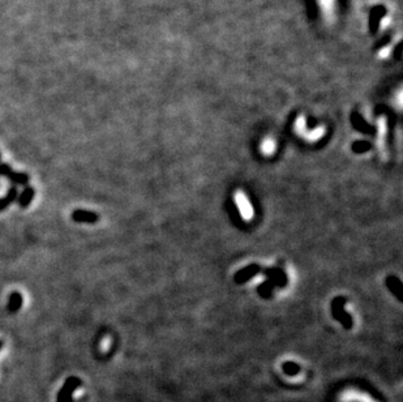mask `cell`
I'll return each mask as SVG.
<instances>
[{"mask_svg":"<svg viewBox=\"0 0 403 402\" xmlns=\"http://www.w3.org/2000/svg\"><path fill=\"white\" fill-rule=\"evenodd\" d=\"M81 385V380L76 376H71L64 381L61 389L58 394V401L56 402H72V397L75 390Z\"/></svg>","mask_w":403,"mask_h":402,"instance_id":"1","label":"cell"},{"mask_svg":"<svg viewBox=\"0 0 403 402\" xmlns=\"http://www.w3.org/2000/svg\"><path fill=\"white\" fill-rule=\"evenodd\" d=\"M0 175L8 176L9 179L12 180L15 184H17V186H25L29 182V179H30L28 174L13 171L12 168L7 164H0Z\"/></svg>","mask_w":403,"mask_h":402,"instance_id":"2","label":"cell"},{"mask_svg":"<svg viewBox=\"0 0 403 402\" xmlns=\"http://www.w3.org/2000/svg\"><path fill=\"white\" fill-rule=\"evenodd\" d=\"M235 200L236 203H238V207H239L242 217H243L244 219H247V221L252 219V217H253V211H252V207L251 204H249V201H248L247 196L244 195L243 192L238 191L235 193Z\"/></svg>","mask_w":403,"mask_h":402,"instance_id":"3","label":"cell"},{"mask_svg":"<svg viewBox=\"0 0 403 402\" xmlns=\"http://www.w3.org/2000/svg\"><path fill=\"white\" fill-rule=\"evenodd\" d=\"M98 214L94 212L84 211V209H76L72 213V219L76 222H86V223H96L98 221Z\"/></svg>","mask_w":403,"mask_h":402,"instance_id":"4","label":"cell"},{"mask_svg":"<svg viewBox=\"0 0 403 402\" xmlns=\"http://www.w3.org/2000/svg\"><path fill=\"white\" fill-rule=\"evenodd\" d=\"M34 195H36L34 188L26 187L24 191L21 192V195L19 196V205H20L21 208H28L29 205H30V203H32Z\"/></svg>","mask_w":403,"mask_h":402,"instance_id":"5","label":"cell"},{"mask_svg":"<svg viewBox=\"0 0 403 402\" xmlns=\"http://www.w3.org/2000/svg\"><path fill=\"white\" fill-rule=\"evenodd\" d=\"M17 196H19L17 188L16 187L9 188V191L7 192V196L3 197V199H0V211H3V209H5L7 207H9L13 201H16Z\"/></svg>","mask_w":403,"mask_h":402,"instance_id":"6","label":"cell"},{"mask_svg":"<svg viewBox=\"0 0 403 402\" xmlns=\"http://www.w3.org/2000/svg\"><path fill=\"white\" fill-rule=\"evenodd\" d=\"M21 306H22V296H21L20 293H12L11 296H9V302H8V310L9 312H17L20 310Z\"/></svg>","mask_w":403,"mask_h":402,"instance_id":"7","label":"cell"},{"mask_svg":"<svg viewBox=\"0 0 403 402\" xmlns=\"http://www.w3.org/2000/svg\"><path fill=\"white\" fill-rule=\"evenodd\" d=\"M343 401H352V400H359L358 402H373V400L368 397L367 394L364 393H359V392H355V390H348L346 393L342 396Z\"/></svg>","mask_w":403,"mask_h":402,"instance_id":"8","label":"cell"},{"mask_svg":"<svg viewBox=\"0 0 403 402\" xmlns=\"http://www.w3.org/2000/svg\"><path fill=\"white\" fill-rule=\"evenodd\" d=\"M276 150V141L273 139H265L261 144V151L263 154H273Z\"/></svg>","mask_w":403,"mask_h":402,"instance_id":"9","label":"cell"},{"mask_svg":"<svg viewBox=\"0 0 403 402\" xmlns=\"http://www.w3.org/2000/svg\"><path fill=\"white\" fill-rule=\"evenodd\" d=\"M320 7L322 9V12L329 16V13H333V9H334V0H319Z\"/></svg>","mask_w":403,"mask_h":402,"instance_id":"10","label":"cell"},{"mask_svg":"<svg viewBox=\"0 0 403 402\" xmlns=\"http://www.w3.org/2000/svg\"><path fill=\"white\" fill-rule=\"evenodd\" d=\"M3 347V341H0V349Z\"/></svg>","mask_w":403,"mask_h":402,"instance_id":"11","label":"cell"}]
</instances>
